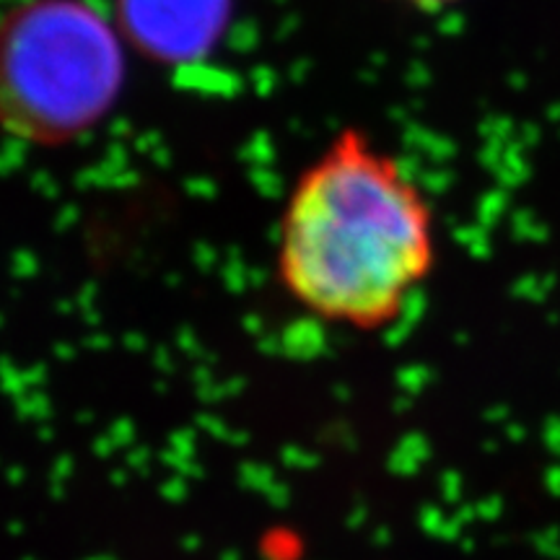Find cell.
Returning a JSON list of instances; mask_svg holds the SVG:
<instances>
[{
    "mask_svg": "<svg viewBox=\"0 0 560 560\" xmlns=\"http://www.w3.org/2000/svg\"><path fill=\"white\" fill-rule=\"evenodd\" d=\"M117 21L89 0H21L5 13L3 122L32 145H62L102 125L128 83Z\"/></svg>",
    "mask_w": 560,
    "mask_h": 560,
    "instance_id": "7a4b0ae2",
    "label": "cell"
},
{
    "mask_svg": "<svg viewBox=\"0 0 560 560\" xmlns=\"http://www.w3.org/2000/svg\"><path fill=\"white\" fill-rule=\"evenodd\" d=\"M436 265L425 192L361 128H346L293 182L280 210L278 283L322 322L382 330Z\"/></svg>",
    "mask_w": 560,
    "mask_h": 560,
    "instance_id": "6da1fadb",
    "label": "cell"
},
{
    "mask_svg": "<svg viewBox=\"0 0 560 560\" xmlns=\"http://www.w3.org/2000/svg\"><path fill=\"white\" fill-rule=\"evenodd\" d=\"M389 3L405 5V9L418 11V13H441L452 5H457L459 0H389Z\"/></svg>",
    "mask_w": 560,
    "mask_h": 560,
    "instance_id": "277c9868",
    "label": "cell"
},
{
    "mask_svg": "<svg viewBox=\"0 0 560 560\" xmlns=\"http://www.w3.org/2000/svg\"><path fill=\"white\" fill-rule=\"evenodd\" d=\"M231 0H117L125 42L161 66L200 60L219 45Z\"/></svg>",
    "mask_w": 560,
    "mask_h": 560,
    "instance_id": "3957f363",
    "label": "cell"
}]
</instances>
